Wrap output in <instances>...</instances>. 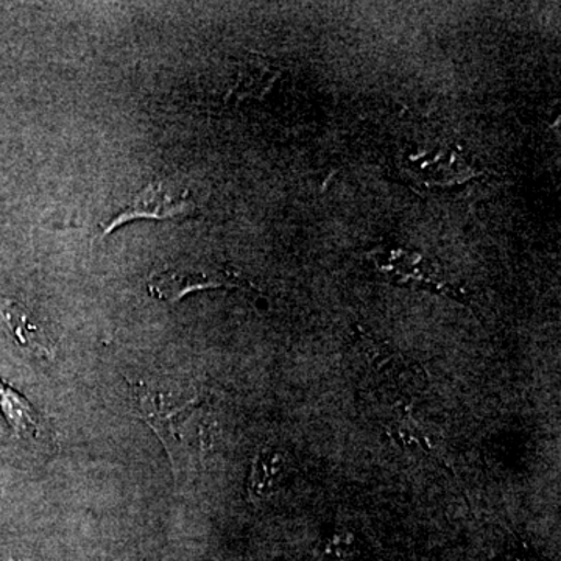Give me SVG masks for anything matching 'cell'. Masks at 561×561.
<instances>
[{
	"mask_svg": "<svg viewBox=\"0 0 561 561\" xmlns=\"http://www.w3.org/2000/svg\"><path fill=\"white\" fill-rule=\"evenodd\" d=\"M357 557H359V545H357L356 535L351 531H337L324 542L320 561H356Z\"/></svg>",
	"mask_w": 561,
	"mask_h": 561,
	"instance_id": "8",
	"label": "cell"
},
{
	"mask_svg": "<svg viewBox=\"0 0 561 561\" xmlns=\"http://www.w3.org/2000/svg\"><path fill=\"white\" fill-rule=\"evenodd\" d=\"M286 456L279 449L262 448L254 456L249 479V494L251 501L267 500L279 489L284 476H286Z\"/></svg>",
	"mask_w": 561,
	"mask_h": 561,
	"instance_id": "5",
	"label": "cell"
},
{
	"mask_svg": "<svg viewBox=\"0 0 561 561\" xmlns=\"http://www.w3.org/2000/svg\"><path fill=\"white\" fill-rule=\"evenodd\" d=\"M0 321L22 346L47 357L55 356L54 343L20 302L0 300Z\"/></svg>",
	"mask_w": 561,
	"mask_h": 561,
	"instance_id": "4",
	"label": "cell"
},
{
	"mask_svg": "<svg viewBox=\"0 0 561 561\" xmlns=\"http://www.w3.org/2000/svg\"><path fill=\"white\" fill-rule=\"evenodd\" d=\"M389 272L394 279H404L405 283L419 284L420 287L437 290L442 287V280L437 276V272L432 271L431 262L421 260L420 254L413 260H400L390 265Z\"/></svg>",
	"mask_w": 561,
	"mask_h": 561,
	"instance_id": "7",
	"label": "cell"
},
{
	"mask_svg": "<svg viewBox=\"0 0 561 561\" xmlns=\"http://www.w3.org/2000/svg\"><path fill=\"white\" fill-rule=\"evenodd\" d=\"M195 213L194 202L187 198V192L181 197H173L164 190L161 183L149 184L146 190L139 192L130 205L116 217L111 219L108 225L103 227V236H108L122 225L130 224L133 220L154 219L173 220L186 219Z\"/></svg>",
	"mask_w": 561,
	"mask_h": 561,
	"instance_id": "2",
	"label": "cell"
},
{
	"mask_svg": "<svg viewBox=\"0 0 561 561\" xmlns=\"http://www.w3.org/2000/svg\"><path fill=\"white\" fill-rule=\"evenodd\" d=\"M365 387L382 404H408L423 390L419 365L394 353L389 346L370 342L360 350Z\"/></svg>",
	"mask_w": 561,
	"mask_h": 561,
	"instance_id": "1",
	"label": "cell"
},
{
	"mask_svg": "<svg viewBox=\"0 0 561 561\" xmlns=\"http://www.w3.org/2000/svg\"><path fill=\"white\" fill-rule=\"evenodd\" d=\"M0 409L18 437H39L43 430H41L38 415L25 398L5 383L0 387Z\"/></svg>",
	"mask_w": 561,
	"mask_h": 561,
	"instance_id": "6",
	"label": "cell"
},
{
	"mask_svg": "<svg viewBox=\"0 0 561 561\" xmlns=\"http://www.w3.org/2000/svg\"><path fill=\"white\" fill-rule=\"evenodd\" d=\"M230 280L228 276H213L190 268L169 267L150 276L149 290L154 298L179 302L194 291L232 286Z\"/></svg>",
	"mask_w": 561,
	"mask_h": 561,
	"instance_id": "3",
	"label": "cell"
}]
</instances>
